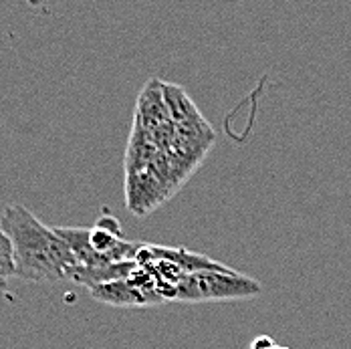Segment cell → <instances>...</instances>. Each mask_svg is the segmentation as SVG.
<instances>
[{
  "mask_svg": "<svg viewBox=\"0 0 351 349\" xmlns=\"http://www.w3.org/2000/svg\"><path fill=\"white\" fill-rule=\"evenodd\" d=\"M261 293V282L245 277L228 267L192 271L176 285L172 301L206 303V301H237Z\"/></svg>",
  "mask_w": 351,
  "mask_h": 349,
  "instance_id": "2",
  "label": "cell"
},
{
  "mask_svg": "<svg viewBox=\"0 0 351 349\" xmlns=\"http://www.w3.org/2000/svg\"><path fill=\"white\" fill-rule=\"evenodd\" d=\"M0 277H16L14 271V256H12V245L6 237V232L0 228Z\"/></svg>",
  "mask_w": 351,
  "mask_h": 349,
  "instance_id": "3",
  "label": "cell"
},
{
  "mask_svg": "<svg viewBox=\"0 0 351 349\" xmlns=\"http://www.w3.org/2000/svg\"><path fill=\"white\" fill-rule=\"evenodd\" d=\"M0 228L6 232L16 277L29 282H51L69 279L77 261L69 245L55 228L45 226L23 204H8L0 214Z\"/></svg>",
  "mask_w": 351,
  "mask_h": 349,
  "instance_id": "1",
  "label": "cell"
},
{
  "mask_svg": "<svg viewBox=\"0 0 351 349\" xmlns=\"http://www.w3.org/2000/svg\"><path fill=\"white\" fill-rule=\"evenodd\" d=\"M279 349H291V348H279Z\"/></svg>",
  "mask_w": 351,
  "mask_h": 349,
  "instance_id": "6",
  "label": "cell"
},
{
  "mask_svg": "<svg viewBox=\"0 0 351 349\" xmlns=\"http://www.w3.org/2000/svg\"><path fill=\"white\" fill-rule=\"evenodd\" d=\"M0 301H6V303L14 301V295L10 291V285H8L6 277H0Z\"/></svg>",
  "mask_w": 351,
  "mask_h": 349,
  "instance_id": "5",
  "label": "cell"
},
{
  "mask_svg": "<svg viewBox=\"0 0 351 349\" xmlns=\"http://www.w3.org/2000/svg\"><path fill=\"white\" fill-rule=\"evenodd\" d=\"M248 349H279V346L275 344L273 337H269V335H258V337L250 344V348Z\"/></svg>",
  "mask_w": 351,
  "mask_h": 349,
  "instance_id": "4",
  "label": "cell"
}]
</instances>
